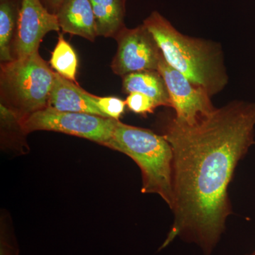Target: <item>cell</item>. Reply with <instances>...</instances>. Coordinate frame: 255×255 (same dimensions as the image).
I'll return each instance as SVG.
<instances>
[{
	"instance_id": "obj_1",
	"label": "cell",
	"mask_w": 255,
	"mask_h": 255,
	"mask_svg": "<svg viewBox=\"0 0 255 255\" xmlns=\"http://www.w3.org/2000/svg\"><path fill=\"white\" fill-rule=\"evenodd\" d=\"M255 103L235 101L194 126L164 119L172 150L173 224L159 248L180 238L211 255L232 214L228 187L238 163L255 144Z\"/></svg>"
},
{
	"instance_id": "obj_2",
	"label": "cell",
	"mask_w": 255,
	"mask_h": 255,
	"mask_svg": "<svg viewBox=\"0 0 255 255\" xmlns=\"http://www.w3.org/2000/svg\"><path fill=\"white\" fill-rule=\"evenodd\" d=\"M143 24L153 35L164 59L210 97L227 85L221 46L218 43L182 34L157 11L151 13Z\"/></svg>"
},
{
	"instance_id": "obj_3",
	"label": "cell",
	"mask_w": 255,
	"mask_h": 255,
	"mask_svg": "<svg viewBox=\"0 0 255 255\" xmlns=\"http://www.w3.org/2000/svg\"><path fill=\"white\" fill-rule=\"evenodd\" d=\"M135 161L141 170L143 194H158L172 209V150L162 135L142 128L117 122L105 145Z\"/></svg>"
},
{
	"instance_id": "obj_4",
	"label": "cell",
	"mask_w": 255,
	"mask_h": 255,
	"mask_svg": "<svg viewBox=\"0 0 255 255\" xmlns=\"http://www.w3.org/2000/svg\"><path fill=\"white\" fill-rule=\"evenodd\" d=\"M55 72L38 50L26 58L1 63L0 105L21 121L48 107Z\"/></svg>"
},
{
	"instance_id": "obj_5",
	"label": "cell",
	"mask_w": 255,
	"mask_h": 255,
	"mask_svg": "<svg viewBox=\"0 0 255 255\" xmlns=\"http://www.w3.org/2000/svg\"><path fill=\"white\" fill-rule=\"evenodd\" d=\"M118 121L93 114L46 108L23 119L21 124L27 134L36 130L63 132L105 145L112 136Z\"/></svg>"
},
{
	"instance_id": "obj_6",
	"label": "cell",
	"mask_w": 255,
	"mask_h": 255,
	"mask_svg": "<svg viewBox=\"0 0 255 255\" xmlns=\"http://www.w3.org/2000/svg\"><path fill=\"white\" fill-rule=\"evenodd\" d=\"M114 39L118 48L111 64L115 75L124 77L145 70H157L162 51L153 35L145 25L124 27Z\"/></svg>"
},
{
	"instance_id": "obj_7",
	"label": "cell",
	"mask_w": 255,
	"mask_h": 255,
	"mask_svg": "<svg viewBox=\"0 0 255 255\" xmlns=\"http://www.w3.org/2000/svg\"><path fill=\"white\" fill-rule=\"evenodd\" d=\"M159 73L165 82L174 119L179 123L194 126L212 114L216 108L204 89L196 86L183 74L167 63L163 55L159 59Z\"/></svg>"
},
{
	"instance_id": "obj_8",
	"label": "cell",
	"mask_w": 255,
	"mask_h": 255,
	"mask_svg": "<svg viewBox=\"0 0 255 255\" xmlns=\"http://www.w3.org/2000/svg\"><path fill=\"white\" fill-rule=\"evenodd\" d=\"M60 29L56 15L50 13L41 0H20L14 60L26 58L37 51L48 32Z\"/></svg>"
},
{
	"instance_id": "obj_9",
	"label": "cell",
	"mask_w": 255,
	"mask_h": 255,
	"mask_svg": "<svg viewBox=\"0 0 255 255\" xmlns=\"http://www.w3.org/2000/svg\"><path fill=\"white\" fill-rule=\"evenodd\" d=\"M47 108L60 112L93 114L107 118L99 107L97 96L91 95L78 84L57 73Z\"/></svg>"
},
{
	"instance_id": "obj_10",
	"label": "cell",
	"mask_w": 255,
	"mask_h": 255,
	"mask_svg": "<svg viewBox=\"0 0 255 255\" xmlns=\"http://www.w3.org/2000/svg\"><path fill=\"white\" fill-rule=\"evenodd\" d=\"M56 16L64 33L81 36L92 42L98 36L90 0H67Z\"/></svg>"
},
{
	"instance_id": "obj_11",
	"label": "cell",
	"mask_w": 255,
	"mask_h": 255,
	"mask_svg": "<svg viewBox=\"0 0 255 255\" xmlns=\"http://www.w3.org/2000/svg\"><path fill=\"white\" fill-rule=\"evenodd\" d=\"M122 78V90L124 93L140 92L152 99L158 107H172L168 90L158 70L136 72Z\"/></svg>"
},
{
	"instance_id": "obj_12",
	"label": "cell",
	"mask_w": 255,
	"mask_h": 255,
	"mask_svg": "<svg viewBox=\"0 0 255 255\" xmlns=\"http://www.w3.org/2000/svg\"><path fill=\"white\" fill-rule=\"evenodd\" d=\"M98 36L115 38L124 27L125 0H90Z\"/></svg>"
},
{
	"instance_id": "obj_13",
	"label": "cell",
	"mask_w": 255,
	"mask_h": 255,
	"mask_svg": "<svg viewBox=\"0 0 255 255\" xmlns=\"http://www.w3.org/2000/svg\"><path fill=\"white\" fill-rule=\"evenodd\" d=\"M19 5L15 0H0V61L14 60Z\"/></svg>"
},
{
	"instance_id": "obj_14",
	"label": "cell",
	"mask_w": 255,
	"mask_h": 255,
	"mask_svg": "<svg viewBox=\"0 0 255 255\" xmlns=\"http://www.w3.org/2000/svg\"><path fill=\"white\" fill-rule=\"evenodd\" d=\"M51 68L63 78L78 84L76 80L78 58L73 46L64 38L63 33L58 35V42L52 52L50 60Z\"/></svg>"
},
{
	"instance_id": "obj_15",
	"label": "cell",
	"mask_w": 255,
	"mask_h": 255,
	"mask_svg": "<svg viewBox=\"0 0 255 255\" xmlns=\"http://www.w3.org/2000/svg\"><path fill=\"white\" fill-rule=\"evenodd\" d=\"M1 110V141L9 142V140H15L16 145H23L28 147L25 142L26 132L21 124V121L11 111L4 106L0 105Z\"/></svg>"
},
{
	"instance_id": "obj_16",
	"label": "cell",
	"mask_w": 255,
	"mask_h": 255,
	"mask_svg": "<svg viewBox=\"0 0 255 255\" xmlns=\"http://www.w3.org/2000/svg\"><path fill=\"white\" fill-rule=\"evenodd\" d=\"M125 102L129 110L142 115L153 113L155 109L158 107L150 97L137 92L128 94Z\"/></svg>"
},
{
	"instance_id": "obj_17",
	"label": "cell",
	"mask_w": 255,
	"mask_h": 255,
	"mask_svg": "<svg viewBox=\"0 0 255 255\" xmlns=\"http://www.w3.org/2000/svg\"><path fill=\"white\" fill-rule=\"evenodd\" d=\"M98 105L107 118L119 120L124 113L127 104L125 101L115 97H98Z\"/></svg>"
},
{
	"instance_id": "obj_18",
	"label": "cell",
	"mask_w": 255,
	"mask_h": 255,
	"mask_svg": "<svg viewBox=\"0 0 255 255\" xmlns=\"http://www.w3.org/2000/svg\"><path fill=\"white\" fill-rule=\"evenodd\" d=\"M17 242L12 230L5 222L1 223L0 230V255H18Z\"/></svg>"
},
{
	"instance_id": "obj_19",
	"label": "cell",
	"mask_w": 255,
	"mask_h": 255,
	"mask_svg": "<svg viewBox=\"0 0 255 255\" xmlns=\"http://www.w3.org/2000/svg\"><path fill=\"white\" fill-rule=\"evenodd\" d=\"M66 1L67 0H41L42 3L44 5L45 7L50 13L55 15Z\"/></svg>"
},
{
	"instance_id": "obj_20",
	"label": "cell",
	"mask_w": 255,
	"mask_h": 255,
	"mask_svg": "<svg viewBox=\"0 0 255 255\" xmlns=\"http://www.w3.org/2000/svg\"><path fill=\"white\" fill-rule=\"evenodd\" d=\"M246 255H255V250L253 252V253H251V254H248Z\"/></svg>"
}]
</instances>
